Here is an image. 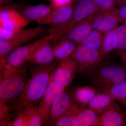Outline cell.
<instances>
[{
  "label": "cell",
  "instance_id": "obj_1",
  "mask_svg": "<svg viewBox=\"0 0 126 126\" xmlns=\"http://www.w3.org/2000/svg\"><path fill=\"white\" fill-rule=\"evenodd\" d=\"M55 69L54 64L37 65L33 68L17 102L37 104L43 97Z\"/></svg>",
  "mask_w": 126,
  "mask_h": 126
},
{
  "label": "cell",
  "instance_id": "obj_2",
  "mask_svg": "<svg viewBox=\"0 0 126 126\" xmlns=\"http://www.w3.org/2000/svg\"><path fill=\"white\" fill-rule=\"evenodd\" d=\"M43 26L10 31L0 28V70L2 74L10 53L47 31Z\"/></svg>",
  "mask_w": 126,
  "mask_h": 126
},
{
  "label": "cell",
  "instance_id": "obj_3",
  "mask_svg": "<svg viewBox=\"0 0 126 126\" xmlns=\"http://www.w3.org/2000/svg\"><path fill=\"white\" fill-rule=\"evenodd\" d=\"M27 68L24 65L5 71L0 77V101L9 103L19 96L27 82Z\"/></svg>",
  "mask_w": 126,
  "mask_h": 126
},
{
  "label": "cell",
  "instance_id": "obj_4",
  "mask_svg": "<svg viewBox=\"0 0 126 126\" xmlns=\"http://www.w3.org/2000/svg\"><path fill=\"white\" fill-rule=\"evenodd\" d=\"M88 76L94 87L103 92L113 85L126 81L124 67L109 62H103Z\"/></svg>",
  "mask_w": 126,
  "mask_h": 126
},
{
  "label": "cell",
  "instance_id": "obj_5",
  "mask_svg": "<svg viewBox=\"0 0 126 126\" xmlns=\"http://www.w3.org/2000/svg\"><path fill=\"white\" fill-rule=\"evenodd\" d=\"M77 62L78 71L88 76L103 62L104 58L99 51L78 45L71 56Z\"/></svg>",
  "mask_w": 126,
  "mask_h": 126
},
{
  "label": "cell",
  "instance_id": "obj_6",
  "mask_svg": "<svg viewBox=\"0 0 126 126\" xmlns=\"http://www.w3.org/2000/svg\"><path fill=\"white\" fill-rule=\"evenodd\" d=\"M54 39V36L49 34L44 38L39 39L26 45L21 46L14 50L7 57L3 72L14 70L23 66L26 62H28L34 51L41 44L48 40L53 41Z\"/></svg>",
  "mask_w": 126,
  "mask_h": 126
},
{
  "label": "cell",
  "instance_id": "obj_7",
  "mask_svg": "<svg viewBox=\"0 0 126 126\" xmlns=\"http://www.w3.org/2000/svg\"><path fill=\"white\" fill-rule=\"evenodd\" d=\"M32 22L16 9L0 6V28L10 31L24 29Z\"/></svg>",
  "mask_w": 126,
  "mask_h": 126
},
{
  "label": "cell",
  "instance_id": "obj_8",
  "mask_svg": "<svg viewBox=\"0 0 126 126\" xmlns=\"http://www.w3.org/2000/svg\"><path fill=\"white\" fill-rule=\"evenodd\" d=\"M78 71L77 63L71 56L60 61L51 78L65 87L72 82Z\"/></svg>",
  "mask_w": 126,
  "mask_h": 126
},
{
  "label": "cell",
  "instance_id": "obj_9",
  "mask_svg": "<svg viewBox=\"0 0 126 126\" xmlns=\"http://www.w3.org/2000/svg\"><path fill=\"white\" fill-rule=\"evenodd\" d=\"M65 87L50 78L49 84L39 102L38 107L43 122L49 119L50 113L53 103L57 96L64 91Z\"/></svg>",
  "mask_w": 126,
  "mask_h": 126
},
{
  "label": "cell",
  "instance_id": "obj_10",
  "mask_svg": "<svg viewBox=\"0 0 126 126\" xmlns=\"http://www.w3.org/2000/svg\"><path fill=\"white\" fill-rule=\"evenodd\" d=\"M126 126V118L115 101L99 115L96 126Z\"/></svg>",
  "mask_w": 126,
  "mask_h": 126
},
{
  "label": "cell",
  "instance_id": "obj_11",
  "mask_svg": "<svg viewBox=\"0 0 126 126\" xmlns=\"http://www.w3.org/2000/svg\"><path fill=\"white\" fill-rule=\"evenodd\" d=\"M74 96L64 92L56 97L52 104L49 119L54 123L72 108L75 102Z\"/></svg>",
  "mask_w": 126,
  "mask_h": 126
},
{
  "label": "cell",
  "instance_id": "obj_12",
  "mask_svg": "<svg viewBox=\"0 0 126 126\" xmlns=\"http://www.w3.org/2000/svg\"><path fill=\"white\" fill-rule=\"evenodd\" d=\"M120 23L114 10L99 11L95 15L93 21L94 30L104 33L115 29Z\"/></svg>",
  "mask_w": 126,
  "mask_h": 126
},
{
  "label": "cell",
  "instance_id": "obj_13",
  "mask_svg": "<svg viewBox=\"0 0 126 126\" xmlns=\"http://www.w3.org/2000/svg\"><path fill=\"white\" fill-rule=\"evenodd\" d=\"M53 9L51 5L29 6L23 9L21 14L26 19L32 22L35 21L39 25H45Z\"/></svg>",
  "mask_w": 126,
  "mask_h": 126
},
{
  "label": "cell",
  "instance_id": "obj_14",
  "mask_svg": "<svg viewBox=\"0 0 126 126\" xmlns=\"http://www.w3.org/2000/svg\"><path fill=\"white\" fill-rule=\"evenodd\" d=\"M96 14L89 16L77 23L62 39H69L75 44H79L93 30V21Z\"/></svg>",
  "mask_w": 126,
  "mask_h": 126
},
{
  "label": "cell",
  "instance_id": "obj_15",
  "mask_svg": "<svg viewBox=\"0 0 126 126\" xmlns=\"http://www.w3.org/2000/svg\"><path fill=\"white\" fill-rule=\"evenodd\" d=\"M51 41L48 40L41 44L33 52L28 62L36 65L52 63L55 58L50 43Z\"/></svg>",
  "mask_w": 126,
  "mask_h": 126
},
{
  "label": "cell",
  "instance_id": "obj_16",
  "mask_svg": "<svg viewBox=\"0 0 126 126\" xmlns=\"http://www.w3.org/2000/svg\"><path fill=\"white\" fill-rule=\"evenodd\" d=\"M16 111L27 121V126H39L42 125L43 119L35 105L33 104L17 102Z\"/></svg>",
  "mask_w": 126,
  "mask_h": 126
},
{
  "label": "cell",
  "instance_id": "obj_17",
  "mask_svg": "<svg viewBox=\"0 0 126 126\" xmlns=\"http://www.w3.org/2000/svg\"><path fill=\"white\" fill-rule=\"evenodd\" d=\"M74 7L72 4L53 8V10L46 24L55 26L69 19L73 15Z\"/></svg>",
  "mask_w": 126,
  "mask_h": 126
},
{
  "label": "cell",
  "instance_id": "obj_18",
  "mask_svg": "<svg viewBox=\"0 0 126 126\" xmlns=\"http://www.w3.org/2000/svg\"><path fill=\"white\" fill-rule=\"evenodd\" d=\"M76 114L79 126H96L99 115L92 109L77 103Z\"/></svg>",
  "mask_w": 126,
  "mask_h": 126
},
{
  "label": "cell",
  "instance_id": "obj_19",
  "mask_svg": "<svg viewBox=\"0 0 126 126\" xmlns=\"http://www.w3.org/2000/svg\"><path fill=\"white\" fill-rule=\"evenodd\" d=\"M53 47L55 58L58 60L64 59L71 56L77 46L73 41L67 38H63L57 41Z\"/></svg>",
  "mask_w": 126,
  "mask_h": 126
},
{
  "label": "cell",
  "instance_id": "obj_20",
  "mask_svg": "<svg viewBox=\"0 0 126 126\" xmlns=\"http://www.w3.org/2000/svg\"><path fill=\"white\" fill-rule=\"evenodd\" d=\"M115 101L116 100L107 93H97L91 100L88 106L99 115Z\"/></svg>",
  "mask_w": 126,
  "mask_h": 126
},
{
  "label": "cell",
  "instance_id": "obj_21",
  "mask_svg": "<svg viewBox=\"0 0 126 126\" xmlns=\"http://www.w3.org/2000/svg\"><path fill=\"white\" fill-rule=\"evenodd\" d=\"M97 93L94 88L85 86L77 89L74 96L79 106L86 107Z\"/></svg>",
  "mask_w": 126,
  "mask_h": 126
},
{
  "label": "cell",
  "instance_id": "obj_22",
  "mask_svg": "<svg viewBox=\"0 0 126 126\" xmlns=\"http://www.w3.org/2000/svg\"><path fill=\"white\" fill-rule=\"evenodd\" d=\"M104 33L101 32L93 29L79 45L99 51Z\"/></svg>",
  "mask_w": 126,
  "mask_h": 126
},
{
  "label": "cell",
  "instance_id": "obj_23",
  "mask_svg": "<svg viewBox=\"0 0 126 126\" xmlns=\"http://www.w3.org/2000/svg\"><path fill=\"white\" fill-rule=\"evenodd\" d=\"M103 92L110 94L116 101L126 106V81L113 85Z\"/></svg>",
  "mask_w": 126,
  "mask_h": 126
},
{
  "label": "cell",
  "instance_id": "obj_24",
  "mask_svg": "<svg viewBox=\"0 0 126 126\" xmlns=\"http://www.w3.org/2000/svg\"><path fill=\"white\" fill-rule=\"evenodd\" d=\"M77 103L73 106L67 112L60 118L54 123L56 126H79L76 114Z\"/></svg>",
  "mask_w": 126,
  "mask_h": 126
},
{
  "label": "cell",
  "instance_id": "obj_25",
  "mask_svg": "<svg viewBox=\"0 0 126 126\" xmlns=\"http://www.w3.org/2000/svg\"><path fill=\"white\" fill-rule=\"evenodd\" d=\"M115 29L104 34L102 42L99 52L104 58L106 55L114 50Z\"/></svg>",
  "mask_w": 126,
  "mask_h": 126
},
{
  "label": "cell",
  "instance_id": "obj_26",
  "mask_svg": "<svg viewBox=\"0 0 126 126\" xmlns=\"http://www.w3.org/2000/svg\"><path fill=\"white\" fill-rule=\"evenodd\" d=\"M114 50H126V25L118 26L115 29Z\"/></svg>",
  "mask_w": 126,
  "mask_h": 126
},
{
  "label": "cell",
  "instance_id": "obj_27",
  "mask_svg": "<svg viewBox=\"0 0 126 126\" xmlns=\"http://www.w3.org/2000/svg\"><path fill=\"white\" fill-rule=\"evenodd\" d=\"M100 11L112 10L116 9L118 5L123 4L122 0H93Z\"/></svg>",
  "mask_w": 126,
  "mask_h": 126
},
{
  "label": "cell",
  "instance_id": "obj_28",
  "mask_svg": "<svg viewBox=\"0 0 126 126\" xmlns=\"http://www.w3.org/2000/svg\"><path fill=\"white\" fill-rule=\"evenodd\" d=\"M0 126L6 124L8 123L9 112L10 111V108L7 103L0 101Z\"/></svg>",
  "mask_w": 126,
  "mask_h": 126
},
{
  "label": "cell",
  "instance_id": "obj_29",
  "mask_svg": "<svg viewBox=\"0 0 126 126\" xmlns=\"http://www.w3.org/2000/svg\"><path fill=\"white\" fill-rule=\"evenodd\" d=\"M120 23L126 25V5H123L114 10Z\"/></svg>",
  "mask_w": 126,
  "mask_h": 126
},
{
  "label": "cell",
  "instance_id": "obj_30",
  "mask_svg": "<svg viewBox=\"0 0 126 126\" xmlns=\"http://www.w3.org/2000/svg\"><path fill=\"white\" fill-rule=\"evenodd\" d=\"M18 116L11 123L10 126H28L27 121L20 113H18Z\"/></svg>",
  "mask_w": 126,
  "mask_h": 126
},
{
  "label": "cell",
  "instance_id": "obj_31",
  "mask_svg": "<svg viewBox=\"0 0 126 126\" xmlns=\"http://www.w3.org/2000/svg\"><path fill=\"white\" fill-rule=\"evenodd\" d=\"M73 0H50L53 8H56L72 4Z\"/></svg>",
  "mask_w": 126,
  "mask_h": 126
},
{
  "label": "cell",
  "instance_id": "obj_32",
  "mask_svg": "<svg viewBox=\"0 0 126 126\" xmlns=\"http://www.w3.org/2000/svg\"><path fill=\"white\" fill-rule=\"evenodd\" d=\"M116 54L123 64L126 71V50L117 51Z\"/></svg>",
  "mask_w": 126,
  "mask_h": 126
},
{
  "label": "cell",
  "instance_id": "obj_33",
  "mask_svg": "<svg viewBox=\"0 0 126 126\" xmlns=\"http://www.w3.org/2000/svg\"><path fill=\"white\" fill-rule=\"evenodd\" d=\"M13 0H0V5L1 6H3L4 5L6 4Z\"/></svg>",
  "mask_w": 126,
  "mask_h": 126
},
{
  "label": "cell",
  "instance_id": "obj_34",
  "mask_svg": "<svg viewBox=\"0 0 126 126\" xmlns=\"http://www.w3.org/2000/svg\"><path fill=\"white\" fill-rule=\"evenodd\" d=\"M122 1L123 5H126V0H122Z\"/></svg>",
  "mask_w": 126,
  "mask_h": 126
},
{
  "label": "cell",
  "instance_id": "obj_35",
  "mask_svg": "<svg viewBox=\"0 0 126 126\" xmlns=\"http://www.w3.org/2000/svg\"><path fill=\"white\" fill-rule=\"evenodd\" d=\"M74 0L75 1H76V2H77V3H78V2L81 1L82 0Z\"/></svg>",
  "mask_w": 126,
  "mask_h": 126
}]
</instances>
